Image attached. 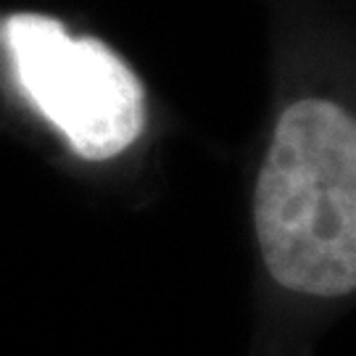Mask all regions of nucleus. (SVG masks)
Instances as JSON below:
<instances>
[{"label": "nucleus", "instance_id": "nucleus-1", "mask_svg": "<svg viewBox=\"0 0 356 356\" xmlns=\"http://www.w3.org/2000/svg\"><path fill=\"white\" fill-rule=\"evenodd\" d=\"M254 222L264 267L314 298L356 291V119L319 98L293 103L259 169Z\"/></svg>", "mask_w": 356, "mask_h": 356}, {"label": "nucleus", "instance_id": "nucleus-2", "mask_svg": "<svg viewBox=\"0 0 356 356\" xmlns=\"http://www.w3.org/2000/svg\"><path fill=\"white\" fill-rule=\"evenodd\" d=\"M3 38L22 90L82 159H114L140 138L143 85L108 45L42 13L11 16Z\"/></svg>", "mask_w": 356, "mask_h": 356}]
</instances>
